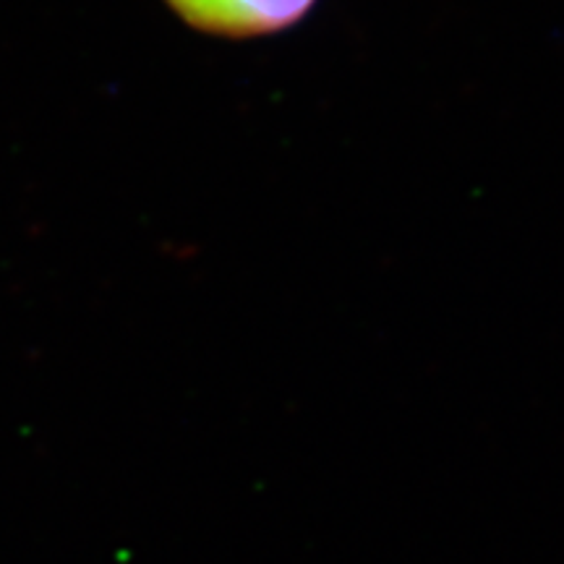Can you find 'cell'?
<instances>
[{"instance_id":"cell-1","label":"cell","mask_w":564,"mask_h":564,"mask_svg":"<svg viewBox=\"0 0 564 564\" xmlns=\"http://www.w3.org/2000/svg\"><path fill=\"white\" fill-rule=\"evenodd\" d=\"M188 26L220 40H257L301 24L316 0H165Z\"/></svg>"}]
</instances>
